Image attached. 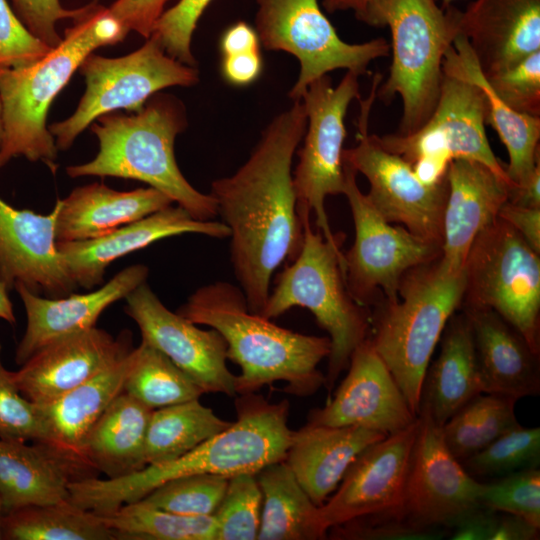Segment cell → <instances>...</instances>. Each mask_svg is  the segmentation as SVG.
I'll return each mask as SVG.
<instances>
[{"label":"cell","instance_id":"5bb4252c","mask_svg":"<svg viewBox=\"0 0 540 540\" xmlns=\"http://www.w3.org/2000/svg\"><path fill=\"white\" fill-rule=\"evenodd\" d=\"M382 76L375 74L371 93L361 102L357 144L343 150V163L369 182L371 204L390 223H400L416 236L442 246L443 216L447 199L446 178L437 184L423 182L411 165L385 149L377 135L368 133V121Z\"/></svg>","mask_w":540,"mask_h":540},{"label":"cell","instance_id":"ac0fdd59","mask_svg":"<svg viewBox=\"0 0 540 540\" xmlns=\"http://www.w3.org/2000/svg\"><path fill=\"white\" fill-rule=\"evenodd\" d=\"M347 369L333 398L312 409L307 423L361 426L390 435L416 421L417 415L369 337L355 348Z\"/></svg>","mask_w":540,"mask_h":540},{"label":"cell","instance_id":"3957f363","mask_svg":"<svg viewBox=\"0 0 540 540\" xmlns=\"http://www.w3.org/2000/svg\"><path fill=\"white\" fill-rule=\"evenodd\" d=\"M176 313L222 335L227 359L241 368L235 383L238 395L276 381L286 383L283 391L300 397L324 386L318 365L330 354V338L294 332L252 312L239 286L225 281L201 286Z\"/></svg>","mask_w":540,"mask_h":540},{"label":"cell","instance_id":"c3c4849f","mask_svg":"<svg viewBox=\"0 0 540 540\" xmlns=\"http://www.w3.org/2000/svg\"><path fill=\"white\" fill-rule=\"evenodd\" d=\"M52 49L27 30L8 0H0V70L33 64Z\"/></svg>","mask_w":540,"mask_h":540},{"label":"cell","instance_id":"f1b7e54d","mask_svg":"<svg viewBox=\"0 0 540 540\" xmlns=\"http://www.w3.org/2000/svg\"><path fill=\"white\" fill-rule=\"evenodd\" d=\"M56 241L75 242L102 237L173 204L161 191L137 188L117 191L103 183L76 187L57 199Z\"/></svg>","mask_w":540,"mask_h":540},{"label":"cell","instance_id":"680465c9","mask_svg":"<svg viewBox=\"0 0 540 540\" xmlns=\"http://www.w3.org/2000/svg\"><path fill=\"white\" fill-rule=\"evenodd\" d=\"M8 289L0 277V319L15 324L16 318L12 302L8 295Z\"/></svg>","mask_w":540,"mask_h":540},{"label":"cell","instance_id":"816d5d0a","mask_svg":"<svg viewBox=\"0 0 540 540\" xmlns=\"http://www.w3.org/2000/svg\"><path fill=\"white\" fill-rule=\"evenodd\" d=\"M498 217L515 229L523 239L540 253V208H531L505 202Z\"/></svg>","mask_w":540,"mask_h":540},{"label":"cell","instance_id":"83f0119b","mask_svg":"<svg viewBox=\"0 0 540 540\" xmlns=\"http://www.w3.org/2000/svg\"><path fill=\"white\" fill-rule=\"evenodd\" d=\"M387 436L361 426L306 423L293 431L284 461L312 502L320 507L360 452Z\"/></svg>","mask_w":540,"mask_h":540},{"label":"cell","instance_id":"7dc6e473","mask_svg":"<svg viewBox=\"0 0 540 540\" xmlns=\"http://www.w3.org/2000/svg\"><path fill=\"white\" fill-rule=\"evenodd\" d=\"M0 344V439L40 441L42 428L37 407L19 391L13 372L1 360Z\"/></svg>","mask_w":540,"mask_h":540},{"label":"cell","instance_id":"f907efd6","mask_svg":"<svg viewBox=\"0 0 540 540\" xmlns=\"http://www.w3.org/2000/svg\"><path fill=\"white\" fill-rule=\"evenodd\" d=\"M170 0H116L109 11L128 32L135 31L148 39L152 28Z\"/></svg>","mask_w":540,"mask_h":540},{"label":"cell","instance_id":"4dcf8cb0","mask_svg":"<svg viewBox=\"0 0 540 540\" xmlns=\"http://www.w3.org/2000/svg\"><path fill=\"white\" fill-rule=\"evenodd\" d=\"M130 363L131 351L89 381L49 403L36 405L42 428L39 442L84 457L81 452L83 442L111 402L123 391Z\"/></svg>","mask_w":540,"mask_h":540},{"label":"cell","instance_id":"1f68e13d","mask_svg":"<svg viewBox=\"0 0 540 540\" xmlns=\"http://www.w3.org/2000/svg\"><path fill=\"white\" fill-rule=\"evenodd\" d=\"M151 413L152 409L122 391L88 432L82 455L108 478L143 469Z\"/></svg>","mask_w":540,"mask_h":540},{"label":"cell","instance_id":"f546056e","mask_svg":"<svg viewBox=\"0 0 540 540\" xmlns=\"http://www.w3.org/2000/svg\"><path fill=\"white\" fill-rule=\"evenodd\" d=\"M440 341V354L425 374L420 405L426 406L434 421L443 426L466 402L486 393V387L472 328L463 312L449 318Z\"/></svg>","mask_w":540,"mask_h":540},{"label":"cell","instance_id":"30bf717a","mask_svg":"<svg viewBox=\"0 0 540 540\" xmlns=\"http://www.w3.org/2000/svg\"><path fill=\"white\" fill-rule=\"evenodd\" d=\"M540 253L497 218L474 239L461 305L491 308L540 354Z\"/></svg>","mask_w":540,"mask_h":540},{"label":"cell","instance_id":"f5cc1de1","mask_svg":"<svg viewBox=\"0 0 540 540\" xmlns=\"http://www.w3.org/2000/svg\"><path fill=\"white\" fill-rule=\"evenodd\" d=\"M263 61L259 50L223 56L221 73L232 85L246 86L261 74Z\"/></svg>","mask_w":540,"mask_h":540},{"label":"cell","instance_id":"e0dca14e","mask_svg":"<svg viewBox=\"0 0 540 540\" xmlns=\"http://www.w3.org/2000/svg\"><path fill=\"white\" fill-rule=\"evenodd\" d=\"M125 313L137 324L142 341L166 355L188 374L204 393H236V375L226 365L227 344L215 329H200L170 311L147 282L126 298Z\"/></svg>","mask_w":540,"mask_h":540},{"label":"cell","instance_id":"ba28073f","mask_svg":"<svg viewBox=\"0 0 540 540\" xmlns=\"http://www.w3.org/2000/svg\"><path fill=\"white\" fill-rule=\"evenodd\" d=\"M459 14L456 7H440L435 0H376L372 6L365 24L388 26L392 37L390 73L377 95L383 101L401 97L397 134L415 132L431 116L445 54L460 33Z\"/></svg>","mask_w":540,"mask_h":540},{"label":"cell","instance_id":"b9f144b4","mask_svg":"<svg viewBox=\"0 0 540 540\" xmlns=\"http://www.w3.org/2000/svg\"><path fill=\"white\" fill-rule=\"evenodd\" d=\"M262 511V492L256 474H238L229 478L225 494L213 514L216 540H255Z\"/></svg>","mask_w":540,"mask_h":540},{"label":"cell","instance_id":"d6a6232c","mask_svg":"<svg viewBox=\"0 0 540 540\" xmlns=\"http://www.w3.org/2000/svg\"><path fill=\"white\" fill-rule=\"evenodd\" d=\"M444 61L479 85L486 98V125L498 134L507 149L506 173L513 186L521 185L540 162V117L516 112L489 87L467 39L458 34Z\"/></svg>","mask_w":540,"mask_h":540},{"label":"cell","instance_id":"bcb514c9","mask_svg":"<svg viewBox=\"0 0 540 540\" xmlns=\"http://www.w3.org/2000/svg\"><path fill=\"white\" fill-rule=\"evenodd\" d=\"M212 0H179L155 22L150 37L172 58L195 67L191 41L197 23Z\"/></svg>","mask_w":540,"mask_h":540},{"label":"cell","instance_id":"44dd1931","mask_svg":"<svg viewBox=\"0 0 540 540\" xmlns=\"http://www.w3.org/2000/svg\"><path fill=\"white\" fill-rule=\"evenodd\" d=\"M58 203L49 214L18 209L0 197V277L8 290L23 285L59 298L78 286L67 274L56 241Z\"/></svg>","mask_w":540,"mask_h":540},{"label":"cell","instance_id":"11a10c76","mask_svg":"<svg viewBox=\"0 0 540 540\" xmlns=\"http://www.w3.org/2000/svg\"><path fill=\"white\" fill-rule=\"evenodd\" d=\"M539 530L519 516L498 512L493 540H538Z\"/></svg>","mask_w":540,"mask_h":540},{"label":"cell","instance_id":"484cf974","mask_svg":"<svg viewBox=\"0 0 540 540\" xmlns=\"http://www.w3.org/2000/svg\"><path fill=\"white\" fill-rule=\"evenodd\" d=\"M459 30L485 77L540 50V0H474Z\"/></svg>","mask_w":540,"mask_h":540},{"label":"cell","instance_id":"74e56055","mask_svg":"<svg viewBox=\"0 0 540 540\" xmlns=\"http://www.w3.org/2000/svg\"><path fill=\"white\" fill-rule=\"evenodd\" d=\"M123 392L152 410L199 399L204 394L188 374L143 341L131 350Z\"/></svg>","mask_w":540,"mask_h":540},{"label":"cell","instance_id":"9c48e42d","mask_svg":"<svg viewBox=\"0 0 540 540\" xmlns=\"http://www.w3.org/2000/svg\"><path fill=\"white\" fill-rule=\"evenodd\" d=\"M442 68L438 101L423 126L408 135H377L378 142L407 161L427 184L444 181L453 160L467 159L484 164L513 186L486 135L482 88L444 60Z\"/></svg>","mask_w":540,"mask_h":540},{"label":"cell","instance_id":"8d00e7d4","mask_svg":"<svg viewBox=\"0 0 540 540\" xmlns=\"http://www.w3.org/2000/svg\"><path fill=\"white\" fill-rule=\"evenodd\" d=\"M516 402L492 393H481L466 402L441 426L451 454L461 462L519 425Z\"/></svg>","mask_w":540,"mask_h":540},{"label":"cell","instance_id":"db71d44e","mask_svg":"<svg viewBox=\"0 0 540 540\" xmlns=\"http://www.w3.org/2000/svg\"><path fill=\"white\" fill-rule=\"evenodd\" d=\"M256 30L248 23L240 21L228 27L220 39L223 56L259 50Z\"/></svg>","mask_w":540,"mask_h":540},{"label":"cell","instance_id":"7a4b0ae2","mask_svg":"<svg viewBox=\"0 0 540 540\" xmlns=\"http://www.w3.org/2000/svg\"><path fill=\"white\" fill-rule=\"evenodd\" d=\"M236 421L192 451L132 474L106 480L88 477L69 484V499L82 509L107 514L144 498L171 479L199 473L230 478L257 474L284 461L293 430L288 426L289 403H270L262 395L240 394L235 401Z\"/></svg>","mask_w":540,"mask_h":540},{"label":"cell","instance_id":"5b68a950","mask_svg":"<svg viewBox=\"0 0 540 540\" xmlns=\"http://www.w3.org/2000/svg\"><path fill=\"white\" fill-rule=\"evenodd\" d=\"M138 111L107 113L90 125L99 150L89 162L66 167L71 178L117 177L148 184L193 218L213 220L217 206L210 193L194 188L180 171L175 139L187 126L183 104L170 95H156Z\"/></svg>","mask_w":540,"mask_h":540},{"label":"cell","instance_id":"6da1fadb","mask_svg":"<svg viewBox=\"0 0 540 540\" xmlns=\"http://www.w3.org/2000/svg\"><path fill=\"white\" fill-rule=\"evenodd\" d=\"M306 126L303 102L293 101L263 130L248 159L232 175L211 183L210 195L230 232L234 275L255 313L267 301L274 272L302 245L292 161Z\"/></svg>","mask_w":540,"mask_h":540},{"label":"cell","instance_id":"ffe728a7","mask_svg":"<svg viewBox=\"0 0 540 540\" xmlns=\"http://www.w3.org/2000/svg\"><path fill=\"white\" fill-rule=\"evenodd\" d=\"M131 350L129 331L114 338L93 327L45 345L13 372V378L26 399L43 405L110 368Z\"/></svg>","mask_w":540,"mask_h":540},{"label":"cell","instance_id":"d4e9b609","mask_svg":"<svg viewBox=\"0 0 540 540\" xmlns=\"http://www.w3.org/2000/svg\"><path fill=\"white\" fill-rule=\"evenodd\" d=\"M446 181L440 260L450 271H460L476 236L508 201L512 185L484 164L467 159L449 164Z\"/></svg>","mask_w":540,"mask_h":540},{"label":"cell","instance_id":"277c9868","mask_svg":"<svg viewBox=\"0 0 540 540\" xmlns=\"http://www.w3.org/2000/svg\"><path fill=\"white\" fill-rule=\"evenodd\" d=\"M128 33L109 8L94 2L44 58L27 66L0 70V168L14 158L24 157L40 161L56 172L59 150L47 126L50 105L89 54L121 42Z\"/></svg>","mask_w":540,"mask_h":540},{"label":"cell","instance_id":"7c38bea8","mask_svg":"<svg viewBox=\"0 0 540 540\" xmlns=\"http://www.w3.org/2000/svg\"><path fill=\"white\" fill-rule=\"evenodd\" d=\"M358 78L359 75L347 71L335 87L327 75L307 87L301 97L307 126L303 145L298 151L299 160L292 172L300 220L314 213L318 230L329 243L339 247L343 237L331 230L325 199L344 191L345 117L350 103L359 96Z\"/></svg>","mask_w":540,"mask_h":540},{"label":"cell","instance_id":"4316f807","mask_svg":"<svg viewBox=\"0 0 540 540\" xmlns=\"http://www.w3.org/2000/svg\"><path fill=\"white\" fill-rule=\"evenodd\" d=\"M474 338L486 393L515 401L540 393L539 353L523 335L491 308L461 305Z\"/></svg>","mask_w":540,"mask_h":540},{"label":"cell","instance_id":"cb8c5ba5","mask_svg":"<svg viewBox=\"0 0 540 540\" xmlns=\"http://www.w3.org/2000/svg\"><path fill=\"white\" fill-rule=\"evenodd\" d=\"M94 471L84 457L51 444L0 439L3 514L69 499V484L94 477Z\"/></svg>","mask_w":540,"mask_h":540},{"label":"cell","instance_id":"7bdbcfd3","mask_svg":"<svg viewBox=\"0 0 540 540\" xmlns=\"http://www.w3.org/2000/svg\"><path fill=\"white\" fill-rule=\"evenodd\" d=\"M479 502L491 510L519 516L540 528L539 467L483 482Z\"/></svg>","mask_w":540,"mask_h":540},{"label":"cell","instance_id":"8992f818","mask_svg":"<svg viewBox=\"0 0 540 540\" xmlns=\"http://www.w3.org/2000/svg\"><path fill=\"white\" fill-rule=\"evenodd\" d=\"M464 290V269L450 271L439 256L408 270L398 284V297L378 301L370 316L372 345L415 415L431 356Z\"/></svg>","mask_w":540,"mask_h":540},{"label":"cell","instance_id":"60d3db41","mask_svg":"<svg viewBox=\"0 0 540 540\" xmlns=\"http://www.w3.org/2000/svg\"><path fill=\"white\" fill-rule=\"evenodd\" d=\"M228 481L227 477L207 473L185 475L162 483L139 501L170 513L212 516Z\"/></svg>","mask_w":540,"mask_h":540},{"label":"cell","instance_id":"ab89813d","mask_svg":"<svg viewBox=\"0 0 540 540\" xmlns=\"http://www.w3.org/2000/svg\"><path fill=\"white\" fill-rule=\"evenodd\" d=\"M473 478H499L540 464V428L520 424L460 462Z\"/></svg>","mask_w":540,"mask_h":540},{"label":"cell","instance_id":"6f0895ef","mask_svg":"<svg viewBox=\"0 0 540 540\" xmlns=\"http://www.w3.org/2000/svg\"><path fill=\"white\" fill-rule=\"evenodd\" d=\"M375 2L376 0H322V6L329 13L351 10L357 20L366 23Z\"/></svg>","mask_w":540,"mask_h":540},{"label":"cell","instance_id":"6125c7cd","mask_svg":"<svg viewBox=\"0 0 540 540\" xmlns=\"http://www.w3.org/2000/svg\"><path fill=\"white\" fill-rule=\"evenodd\" d=\"M2 515H3V507H2V500H1V497H0V525H1ZM0 539H1V531H0Z\"/></svg>","mask_w":540,"mask_h":540},{"label":"cell","instance_id":"52a82bcc","mask_svg":"<svg viewBox=\"0 0 540 540\" xmlns=\"http://www.w3.org/2000/svg\"><path fill=\"white\" fill-rule=\"evenodd\" d=\"M301 222L300 251L279 274L259 314L271 320L293 307H302L314 315L331 341L324 383L331 394L353 351L369 337L371 315L348 290L341 247L329 243L320 230L313 231L310 217Z\"/></svg>","mask_w":540,"mask_h":540},{"label":"cell","instance_id":"d6986e66","mask_svg":"<svg viewBox=\"0 0 540 540\" xmlns=\"http://www.w3.org/2000/svg\"><path fill=\"white\" fill-rule=\"evenodd\" d=\"M417 431L407 428L367 446L345 472L335 494L318 508L322 528L399 509Z\"/></svg>","mask_w":540,"mask_h":540},{"label":"cell","instance_id":"4fadbf2b","mask_svg":"<svg viewBox=\"0 0 540 540\" xmlns=\"http://www.w3.org/2000/svg\"><path fill=\"white\" fill-rule=\"evenodd\" d=\"M255 30L266 50L283 51L296 57L300 71L289 91L293 101L301 100L316 79L337 69L359 76L370 63L387 57L390 45L383 38L364 43L343 41L318 0H256Z\"/></svg>","mask_w":540,"mask_h":540},{"label":"cell","instance_id":"2e32d148","mask_svg":"<svg viewBox=\"0 0 540 540\" xmlns=\"http://www.w3.org/2000/svg\"><path fill=\"white\" fill-rule=\"evenodd\" d=\"M483 482L469 475L451 454L442 429L420 405L403 498L396 511L425 528L451 529L467 511L481 505Z\"/></svg>","mask_w":540,"mask_h":540},{"label":"cell","instance_id":"e575fe53","mask_svg":"<svg viewBox=\"0 0 540 540\" xmlns=\"http://www.w3.org/2000/svg\"><path fill=\"white\" fill-rule=\"evenodd\" d=\"M231 423L218 417L199 399L154 409L146 432V463L158 465L173 461L225 430Z\"/></svg>","mask_w":540,"mask_h":540},{"label":"cell","instance_id":"ee69618b","mask_svg":"<svg viewBox=\"0 0 540 540\" xmlns=\"http://www.w3.org/2000/svg\"><path fill=\"white\" fill-rule=\"evenodd\" d=\"M328 531L327 538L336 540H439L450 534L443 527L417 526L396 510L365 515Z\"/></svg>","mask_w":540,"mask_h":540},{"label":"cell","instance_id":"836d02e7","mask_svg":"<svg viewBox=\"0 0 540 540\" xmlns=\"http://www.w3.org/2000/svg\"><path fill=\"white\" fill-rule=\"evenodd\" d=\"M262 492L259 540L326 539L318 506L301 487L285 461L272 463L257 474Z\"/></svg>","mask_w":540,"mask_h":540},{"label":"cell","instance_id":"9a60e30c","mask_svg":"<svg viewBox=\"0 0 540 540\" xmlns=\"http://www.w3.org/2000/svg\"><path fill=\"white\" fill-rule=\"evenodd\" d=\"M346 196L352 213L355 239L344 254L345 277L352 297L361 305L377 302L376 293L396 299L401 277L410 269L437 259L441 246L428 242L405 227L392 226L361 192L357 172L343 163Z\"/></svg>","mask_w":540,"mask_h":540},{"label":"cell","instance_id":"94428289","mask_svg":"<svg viewBox=\"0 0 540 540\" xmlns=\"http://www.w3.org/2000/svg\"><path fill=\"white\" fill-rule=\"evenodd\" d=\"M436 2H441L442 3V7H447L449 5H451V3L454 1V0H435Z\"/></svg>","mask_w":540,"mask_h":540},{"label":"cell","instance_id":"9f6ffc18","mask_svg":"<svg viewBox=\"0 0 540 540\" xmlns=\"http://www.w3.org/2000/svg\"><path fill=\"white\" fill-rule=\"evenodd\" d=\"M508 202L524 207L540 208V162L524 183L509 188Z\"/></svg>","mask_w":540,"mask_h":540},{"label":"cell","instance_id":"f35d334b","mask_svg":"<svg viewBox=\"0 0 540 540\" xmlns=\"http://www.w3.org/2000/svg\"><path fill=\"white\" fill-rule=\"evenodd\" d=\"M114 532L125 540H216L214 516H189L166 512L142 501L99 514Z\"/></svg>","mask_w":540,"mask_h":540},{"label":"cell","instance_id":"f6af8a7d","mask_svg":"<svg viewBox=\"0 0 540 540\" xmlns=\"http://www.w3.org/2000/svg\"><path fill=\"white\" fill-rule=\"evenodd\" d=\"M485 79L509 108L540 117V50Z\"/></svg>","mask_w":540,"mask_h":540},{"label":"cell","instance_id":"681fc988","mask_svg":"<svg viewBox=\"0 0 540 540\" xmlns=\"http://www.w3.org/2000/svg\"><path fill=\"white\" fill-rule=\"evenodd\" d=\"M8 2L27 30L51 48H55L62 41L56 29L57 22L64 19L78 21L94 4L93 2L76 9H67L61 5L60 0H8Z\"/></svg>","mask_w":540,"mask_h":540},{"label":"cell","instance_id":"d590c367","mask_svg":"<svg viewBox=\"0 0 540 540\" xmlns=\"http://www.w3.org/2000/svg\"><path fill=\"white\" fill-rule=\"evenodd\" d=\"M1 539L6 540H115L101 516L66 499L31 505L1 518Z\"/></svg>","mask_w":540,"mask_h":540},{"label":"cell","instance_id":"91938a15","mask_svg":"<svg viewBox=\"0 0 540 540\" xmlns=\"http://www.w3.org/2000/svg\"><path fill=\"white\" fill-rule=\"evenodd\" d=\"M3 140V118H2V105L0 101V147Z\"/></svg>","mask_w":540,"mask_h":540},{"label":"cell","instance_id":"7402d4cb","mask_svg":"<svg viewBox=\"0 0 540 540\" xmlns=\"http://www.w3.org/2000/svg\"><path fill=\"white\" fill-rule=\"evenodd\" d=\"M201 234L229 238L222 221L198 220L180 206H168L95 239L57 242L62 264L79 287L91 290L103 283L106 268L115 260L146 248L156 241L181 235Z\"/></svg>","mask_w":540,"mask_h":540},{"label":"cell","instance_id":"603a6c76","mask_svg":"<svg viewBox=\"0 0 540 540\" xmlns=\"http://www.w3.org/2000/svg\"><path fill=\"white\" fill-rule=\"evenodd\" d=\"M148 274L147 266L131 265L91 292H73L59 298L42 297L23 285H16L14 289L23 302L27 321L16 349V364H24L34 353L57 339L95 327L100 315L146 282Z\"/></svg>","mask_w":540,"mask_h":540},{"label":"cell","instance_id":"8fae6325","mask_svg":"<svg viewBox=\"0 0 540 540\" xmlns=\"http://www.w3.org/2000/svg\"><path fill=\"white\" fill-rule=\"evenodd\" d=\"M86 89L74 113L48 126L58 150H68L98 117L119 109L136 112L162 89L189 87L199 81L196 67L169 56L149 37L139 49L117 58L93 52L79 67Z\"/></svg>","mask_w":540,"mask_h":540}]
</instances>
